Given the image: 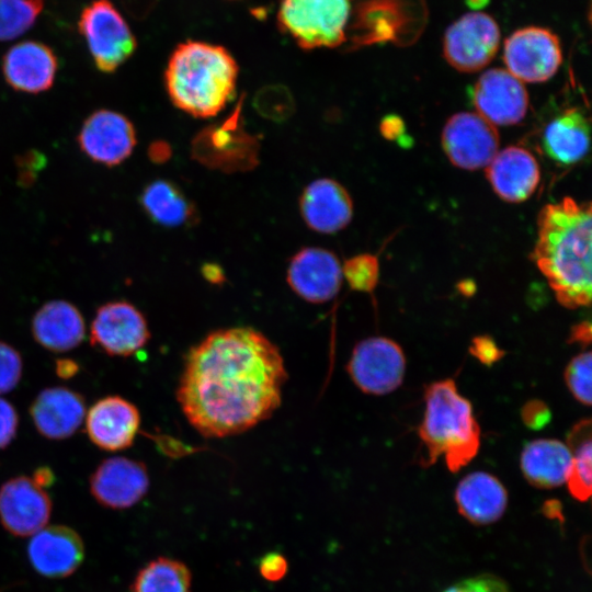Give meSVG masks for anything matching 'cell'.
<instances>
[{"mask_svg": "<svg viewBox=\"0 0 592 592\" xmlns=\"http://www.w3.org/2000/svg\"><path fill=\"white\" fill-rule=\"evenodd\" d=\"M287 371L280 349L251 327L219 329L185 356L177 400L204 437L248 431L281 406Z\"/></svg>", "mask_w": 592, "mask_h": 592, "instance_id": "6da1fadb", "label": "cell"}, {"mask_svg": "<svg viewBox=\"0 0 592 592\" xmlns=\"http://www.w3.org/2000/svg\"><path fill=\"white\" fill-rule=\"evenodd\" d=\"M591 203L563 197L545 205L537 218L532 258L560 305L591 303Z\"/></svg>", "mask_w": 592, "mask_h": 592, "instance_id": "7a4b0ae2", "label": "cell"}, {"mask_svg": "<svg viewBox=\"0 0 592 592\" xmlns=\"http://www.w3.org/2000/svg\"><path fill=\"white\" fill-rule=\"evenodd\" d=\"M239 67L234 56L216 44L180 43L171 53L164 87L172 104L200 118L218 115L231 101Z\"/></svg>", "mask_w": 592, "mask_h": 592, "instance_id": "3957f363", "label": "cell"}, {"mask_svg": "<svg viewBox=\"0 0 592 592\" xmlns=\"http://www.w3.org/2000/svg\"><path fill=\"white\" fill-rule=\"evenodd\" d=\"M425 410L418 429L423 452L420 464L428 467L444 455L453 473L466 466L480 447V426L470 401L463 397L455 380L431 383L424 391Z\"/></svg>", "mask_w": 592, "mask_h": 592, "instance_id": "277c9868", "label": "cell"}, {"mask_svg": "<svg viewBox=\"0 0 592 592\" xmlns=\"http://www.w3.org/2000/svg\"><path fill=\"white\" fill-rule=\"evenodd\" d=\"M353 0H281L280 27L303 49L334 48L346 41Z\"/></svg>", "mask_w": 592, "mask_h": 592, "instance_id": "5b68a950", "label": "cell"}, {"mask_svg": "<svg viewBox=\"0 0 592 592\" xmlns=\"http://www.w3.org/2000/svg\"><path fill=\"white\" fill-rule=\"evenodd\" d=\"M78 30L99 71H116L136 50L129 25L110 0H93L79 16Z\"/></svg>", "mask_w": 592, "mask_h": 592, "instance_id": "8992f818", "label": "cell"}, {"mask_svg": "<svg viewBox=\"0 0 592 592\" xmlns=\"http://www.w3.org/2000/svg\"><path fill=\"white\" fill-rule=\"evenodd\" d=\"M241 110L242 100L225 121L195 137L192 155L197 161L225 172L249 170L258 162L259 143L243 128Z\"/></svg>", "mask_w": 592, "mask_h": 592, "instance_id": "52a82bcc", "label": "cell"}, {"mask_svg": "<svg viewBox=\"0 0 592 592\" xmlns=\"http://www.w3.org/2000/svg\"><path fill=\"white\" fill-rule=\"evenodd\" d=\"M500 39V27L491 15L480 11L468 12L446 29L443 55L456 70L476 72L493 59Z\"/></svg>", "mask_w": 592, "mask_h": 592, "instance_id": "ba28073f", "label": "cell"}, {"mask_svg": "<svg viewBox=\"0 0 592 592\" xmlns=\"http://www.w3.org/2000/svg\"><path fill=\"white\" fill-rule=\"evenodd\" d=\"M346 369L363 392L386 395L402 384L406 357L401 346L394 340L371 337L354 346Z\"/></svg>", "mask_w": 592, "mask_h": 592, "instance_id": "9c48e42d", "label": "cell"}, {"mask_svg": "<svg viewBox=\"0 0 592 592\" xmlns=\"http://www.w3.org/2000/svg\"><path fill=\"white\" fill-rule=\"evenodd\" d=\"M506 70L522 82L549 80L562 61L558 36L542 26H525L506 37L503 48Z\"/></svg>", "mask_w": 592, "mask_h": 592, "instance_id": "30bf717a", "label": "cell"}, {"mask_svg": "<svg viewBox=\"0 0 592 592\" xmlns=\"http://www.w3.org/2000/svg\"><path fill=\"white\" fill-rule=\"evenodd\" d=\"M149 339L145 316L126 300H113L100 306L91 322L92 346L111 356H130L143 349Z\"/></svg>", "mask_w": 592, "mask_h": 592, "instance_id": "8fae6325", "label": "cell"}, {"mask_svg": "<svg viewBox=\"0 0 592 592\" xmlns=\"http://www.w3.org/2000/svg\"><path fill=\"white\" fill-rule=\"evenodd\" d=\"M442 146L454 166L477 170L487 167L499 151V134L478 113L459 112L445 123Z\"/></svg>", "mask_w": 592, "mask_h": 592, "instance_id": "7c38bea8", "label": "cell"}, {"mask_svg": "<svg viewBox=\"0 0 592 592\" xmlns=\"http://www.w3.org/2000/svg\"><path fill=\"white\" fill-rule=\"evenodd\" d=\"M77 143L80 150L93 162L115 167L133 152L137 136L134 124L122 113L98 110L83 122Z\"/></svg>", "mask_w": 592, "mask_h": 592, "instance_id": "4fadbf2b", "label": "cell"}, {"mask_svg": "<svg viewBox=\"0 0 592 592\" xmlns=\"http://www.w3.org/2000/svg\"><path fill=\"white\" fill-rule=\"evenodd\" d=\"M342 264L330 250L306 247L291 259L286 282L291 289L310 304L333 299L342 285Z\"/></svg>", "mask_w": 592, "mask_h": 592, "instance_id": "5bb4252c", "label": "cell"}, {"mask_svg": "<svg viewBox=\"0 0 592 592\" xmlns=\"http://www.w3.org/2000/svg\"><path fill=\"white\" fill-rule=\"evenodd\" d=\"M50 513L49 496L32 478L18 476L0 487V521L12 535H34L46 526Z\"/></svg>", "mask_w": 592, "mask_h": 592, "instance_id": "9a60e30c", "label": "cell"}, {"mask_svg": "<svg viewBox=\"0 0 592 592\" xmlns=\"http://www.w3.org/2000/svg\"><path fill=\"white\" fill-rule=\"evenodd\" d=\"M473 98L478 114L492 125H515L528 107L523 82L502 68L485 71L474 87Z\"/></svg>", "mask_w": 592, "mask_h": 592, "instance_id": "2e32d148", "label": "cell"}, {"mask_svg": "<svg viewBox=\"0 0 592 592\" xmlns=\"http://www.w3.org/2000/svg\"><path fill=\"white\" fill-rule=\"evenodd\" d=\"M149 475L145 464L124 456L104 459L90 477V491L102 505L126 509L147 493Z\"/></svg>", "mask_w": 592, "mask_h": 592, "instance_id": "e0dca14e", "label": "cell"}, {"mask_svg": "<svg viewBox=\"0 0 592 592\" xmlns=\"http://www.w3.org/2000/svg\"><path fill=\"white\" fill-rule=\"evenodd\" d=\"M84 419L90 441L109 452L132 446L140 426L137 407L121 396L99 399L87 411Z\"/></svg>", "mask_w": 592, "mask_h": 592, "instance_id": "ac0fdd59", "label": "cell"}, {"mask_svg": "<svg viewBox=\"0 0 592 592\" xmlns=\"http://www.w3.org/2000/svg\"><path fill=\"white\" fill-rule=\"evenodd\" d=\"M1 68L5 82L13 90L37 94L53 87L58 59L48 45L37 41H23L5 52Z\"/></svg>", "mask_w": 592, "mask_h": 592, "instance_id": "d6986e66", "label": "cell"}, {"mask_svg": "<svg viewBox=\"0 0 592 592\" xmlns=\"http://www.w3.org/2000/svg\"><path fill=\"white\" fill-rule=\"evenodd\" d=\"M299 210L305 224L319 234H335L344 229L353 216L349 192L338 181L321 178L310 182L299 197Z\"/></svg>", "mask_w": 592, "mask_h": 592, "instance_id": "ffe728a7", "label": "cell"}, {"mask_svg": "<svg viewBox=\"0 0 592 592\" xmlns=\"http://www.w3.org/2000/svg\"><path fill=\"white\" fill-rule=\"evenodd\" d=\"M27 555L31 565L39 574L65 578L81 565L84 547L76 531L64 525H53L32 535Z\"/></svg>", "mask_w": 592, "mask_h": 592, "instance_id": "44dd1931", "label": "cell"}, {"mask_svg": "<svg viewBox=\"0 0 592 592\" xmlns=\"http://www.w3.org/2000/svg\"><path fill=\"white\" fill-rule=\"evenodd\" d=\"M86 413L83 397L64 386L43 389L30 407L34 426L49 440L71 436L82 424Z\"/></svg>", "mask_w": 592, "mask_h": 592, "instance_id": "7402d4cb", "label": "cell"}, {"mask_svg": "<svg viewBox=\"0 0 592 592\" xmlns=\"http://www.w3.org/2000/svg\"><path fill=\"white\" fill-rule=\"evenodd\" d=\"M486 175L500 198L521 203L537 189L540 171L537 160L527 149L509 146L497 152L487 166Z\"/></svg>", "mask_w": 592, "mask_h": 592, "instance_id": "603a6c76", "label": "cell"}, {"mask_svg": "<svg viewBox=\"0 0 592 592\" xmlns=\"http://www.w3.org/2000/svg\"><path fill=\"white\" fill-rule=\"evenodd\" d=\"M32 334L35 341L52 352H67L77 348L86 335L80 310L66 300L45 303L33 316Z\"/></svg>", "mask_w": 592, "mask_h": 592, "instance_id": "cb8c5ba5", "label": "cell"}, {"mask_svg": "<svg viewBox=\"0 0 592 592\" xmlns=\"http://www.w3.org/2000/svg\"><path fill=\"white\" fill-rule=\"evenodd\" d=\"M455 502L459 513L469 522L485 525L502 516L508 504V492L493 475L474 471L457 485Z\"/></svg>", "mask_w": 592, "mask_h": 592, "instance_id": "d4e9b609", "label": "cell"}, {"mask_svg": "<svg viewBox=\"0 0 592 592\" xmlns=\"http://www.w3.org/2000/svg\"><path fill=\"white\" fill-rule=\"evenodd\" d=\"M572 455L567 444L555 439L528 442L521 454V469L534 487L551 489L567 481Z\"/></svg>", "mask_w": 592, "mask_h": 592, "instance_id": "484cf974", "label": "cell"}, {"mask_svg": "<svg viewBox=\"0 0 592 592\" xmlns=\"http://www.w3.org/2000/svg\"><path fill=\"white\" fill-rule=\"evenodd\" d=\"M590 125L583 110L570 107L559 113L545 127L543 147L556 162L572 164L580 161L590 145Z\"/></svg>", "mask_w": 592, "mask_h": 592, "instance_id": "4316f807", "label": "cell"}, {"mask_svg": "<svg viewBox=\"0 0 592 592\" xmlns=\"http://www.w3.org/2000/svg\"><path fill=\"white\" fill-rule=\"evenodd\" d=\"M145 214L155 224L167 228L190 226L197 220L192 201L174 182L158 179L148 183L139 196Z\"/></svg>", "mask_w": 592, "mask_h": 592, "instance_id": "83f0119b", "label": "cell"}, {"mask_svg": "<svg viewBox=\"0 0 592 592\" xmlns=\"http://www.w3.org/2000/svg\"><path fill=\"white\" fill-rule=\"evenodd\" d=\"M591 420L584 419L573 425L567 437V446L572 462L567 478L568 489L573 498L587 501L592 487V430Z\"/></svg>", "mask_w": 592, "mask_h": 592, "instance_id": "f1b7e54d", "label": "cell"}, {"mask_svg": "<svg viewBox=\"0 0 592 592\" xmlns=\"http://www.w3.org/2000/svg\"><path fill=\"white\" fill-rule=\"evenodd\" d=\"M191 573L178 560L157 558L147 563L133 583V592H190Z\"/></svg>", "mask_w": 592, "mask_h": 592, "instance_id": "f546056e", "label": "cell"}, {"mask_svg": "<svg viewBox=\"0 0 592 592\" xmlns=\"http://www.w3.org/2000/svg\"><path fill=\"white\" fill-rule=\"evenodd\" d=\"M45 0H0V41L16 38L30 30Z\"/></svg>", "mask_w": 592, "mask_h": 592, "instance_id": "4dcf8cb0", "label": "cell"}, {"mask_svg": "<svg viewBox=\"0 0 592 592\" xmlns=\"http://www.w3.org/2000/svg\"><path fill=\"white\" fill-rule=\"evenodd\" d=\"M342 275L352 289L371 293L378 283V259L369 253L354 255L342 265Z\"/></svg>", "mask_w": 592, "mask_h": 592, "instance_id": "1f68e13d", "label": "cell"}, {"mask_svg": "<svg viewBox=\"0 0 592 592\" xmlns=\"http://www.w3.org/2000/svg\"><path fill=\"white\" fill-rule=\"evenodd\" d=\"M592 355L590 351L572 357L565 369V382L574 399L591 406Z\"/></svg>", "mask_w": 592, "mask_h": 592, "instance_id": "d6a6232c", "label": "cell"}, {"mask_svg": "<svg viewBox=\"0 0 592 592\" xmlns=\"http://www.w3.org/2000/svg\"><path fill=\"white\" fill-rule=\"evenodd\" d=\"M22 371L23 363L20 353L10 344L0 341V395L18 386Z\"/></svg>", "mask_w": 592, "mask_h": 592, "instance_id": "836d02e7", "label": "cell"}, {"mask_svg": "<svg viewBox=\"0 0 592 592\" xmlns=\"http://www.w3.org/2000/svg\"><path fill=\"white\" fill-rule=\"evenodd\" d=\"M258 109L267 116L275 117V106L277 117L285 116L292 112L293 100L288 91L280 87L265 88L258 96Z\"/></svg>", "mask_w": 592, "mask_h": 592, "instance_id": "e575fe53", "label": "cell"}, {"mask_svg": "<svg viewBox=\"0 0 592 592\" xmlns=\"http://www.w3.org/2000/svg\"><path fill=\"white\" fill-rule=\"evenodd\" d=\"M443 592H509V589L502 579L481 574L459 581Z\"/></svg>", "mask_w": 592, "mask_h": 592, "instance_id": "d590c367", "label": "cell"}, {"mask_svg": "<svg viewBox=\"0 0 592 592\" xmlns=\"http://www.w3.org/2000/svg\"><path fill=\"white\" fill-rule=\"evenodd\" d=\"M469 353L481 364L491 366L503 357L504 351L489 335L475 337L469 345Z\"/></svg>", "mask_w": 592, "mask_h": 592, "instance_id": "8d00e7d4", "label": "cell"}, {"mask_svg": "<svg viewBox=\"0 0 592 592\" xmlns=\"http://www.w3.org/2000/svg\"><path fill=\"white\" fill-rule=\"evenodd\" d=\"M521 418L528 429L540 430L550 422L551 412L544 401L531 399L522 407Z\"/></svg>", "mask_w": 592, "mask_h": 592, "instance_id": "74e56055", "label": "cell"}, {"mask_svg": "<svg viewBox=\"0 0 592 592\" xmlns=\"http://www.w3.org/2000/svg\"><path fill=\"white\" fill-rule=\"evenodd\" d=\"M18 426L19 415L15 408L8 400L0 398V449L11 444Z\"/></svg>", "mask_w": 592, "mask_h": 592, "instance_id": "f35d334b", "label": "cell"}, {"mask_svg": "<svg viewBox=\"0 0 592 592\" xmlns=\"http://www.w3.org/2000/svg\"><path fill=\"white\" fill-rule=\"evenodd\" d=\"M259 570L265 580L275 582L286 574L287 561L282 555L271 553L261 559Z\"/></svg>", "mask_w": 592, "mask_h": 592, "instance_id": "ab89813d", "label": "cell"}, {"mask_svg": "<svg viewBox=\"0 0 592 592\" xmlns=\"http://www.w3.org/2000/svg\"><path fill=\"white\" fill-rule=\"evenodd\" d=\"M591 323L590 321H581L574 325L570 331L569 343H580L587 346L591 343Z\"/></svg>", "mask_w": 592, "mask_h": 592, "instance_id": "60d3db41", "label": "cell"}, {"mask_svg": "<svg viewBox=\"0 0 592 592\" xmlns=\"http://www.w3.org/2000/svg\"><path fill=\"white\" fill-rule=\"evenodd\" d=\"M403 130V124L399 117L388 116L382 121L380 132L388 139L398 138Z\"/></svg>", "mask_w": 592, "mask_h": 592, "instance_id": "b9f144b4", "label": "cell"}, {"mask_svg": "<svg viewBox=\"0 0 592 592\" xmlns=\"http://www.w3.org/2000/svg\"><path fill=\"white\" fill-rule=\"evenodd\" d=\"M56 375L62 379H69L78 374L80 366L71 358H58L55 363Z\"/></svg>", "mask_w": 592, "mask_h": 592, "instance_id": "7bdbcfd3", "label": "cell"}, {"mask_svg": "<svg viewBox=\"0 0 592 592\" xmlns=\"http://www.w3.org/2000/svg\"><path fill=\"white\" fill-rule=\"evenodd\" d=\"M149 158L155 163L166 162L171 156V148L164 141H156L150 145L148 150Z\"/></svg>", "mask_w": 592, "mask_h": 592, "instance_id": "ee69618b", "label": "cell"}, {"mask_svg": "<svg viewBox=\"0 0 592 592\" xmlns=\"http://www.w3.org/2000/svg\"><path fill=\"white\" fill-rule=\"evenodd\" d=\"M202 274L212 284H221L225 280L223 269L215 263H206L202 267Z\"/></svg>", "mask_w": 592, "mask_h": 592, "instance_id": "f6af8a7d", "label": "cell"}, {"mask_svg": "<svg viewBox=\"0 0 592 592\" xmlns=\"http://www.w3.org/2000/svg\"><path fill=\"white\" fill-rule=\"evenodd\" d=\"M32 479L36 485L44 488L50 486L54 482L55 476L49 467L42 466L34 471Z\"/></svg>", "mask_w": 592, "mask_h": 592, "instance_id": "bcb514c9", "label": "cell"}]
</instances>
